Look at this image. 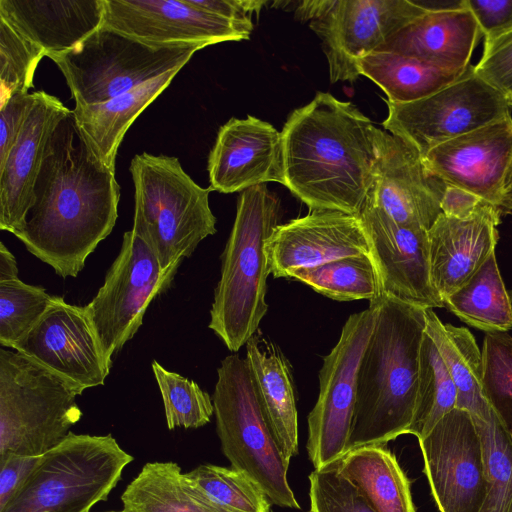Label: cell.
<instances>
[{
    "label": "cell",
    "mask_w": 512,
    "mask_h": 512,
    "mask_svg": "<svg viewBox=\"0 0 512 512\" xmlns=\"http://www.w3.org/2000/svg\"><path fill=\"white\" fill-rule=\"evenodd\" d=\"M34 100V93H17L0 109V164L16 142Z\"/></svg>",
    "instance_id": "44"
},
{
    "label": "cell",
    "mask_w": 512,
    "mask_h": 512,
    "mask_svg": "<svg viewBox=\"0 0 512 512\" xmlns=\"http://www.w3.org/2000/svg\"><path fill=\"white\" fill-rule=\"evenodd\" d=\"M481 36L468 7L428 11L390 36L378 50L411 57L446 72L462 73L470 66Z\"/></svg>",
    "instance_id": "24"
},
{
    "label": "cell",
    "mask_w": 512,
    "mask_h": 512,
    "mask_svg": "<svg viewBox=\"0 0 512 512\" xmlns=\"http://www.w3.org/2000/svg\"><path fill=\"white\" fill-rule=\"evenodd\" d=\"M481 354L484 398L512 439V337L487 333Z\"/></svg>",
    "instance_id": "38"
},
{
    "label": "cell",
    "mask_w": 512,
    "mask_h": 512,
    "mask_svg": "<svg viewBox=\"0 0 512 512\" xmlns=\"http://www.w3.org/2000/svg\"><path fill=\"white\" fill-rule=\"evenodd\" d=\"M103 26L154 44L248 40L253 28L198 9L187 0H104Z\"/></svg>",
    "instance_id": "18"
},
{
    "label": "cell",
    "mask_w": 512,
    "mask_h": 512,
    "mask_svg": "<svg viewBox=\"0 0 512 512\" xmlns=\"http://www.w3.org/2000/svg\"><path fill=\"white\" fill-rule=\"evenodd\" d=\"M204 43L154 44L101 26L67 52L49 58L66 79L75 107L98 104L172 69L183 68Z\"/></svg>",
    "instance_id": "9"
},
{
    "label": "cell",
    "mask_w": 512,
    "mask_h": 512,
    "mask_svg": "<svg viewBox=\"0 0 512 512\" xmlns=\"http://www.w3.org/2000/svg\"><path fill=\"white\" fill-rule=\"evenodd\" d=\"M13 350L40 363L76 386L103 385L112 362L108 360L85 306L53 296L48 309Z\"/></svg>",
    "instance_id": "15"
},
{
    "label": "cell",
    "mask_w": 512,
    "mask_h": 512,
    "mask_svg": "<svg viewBox=\"0 0 512 512\" xmlns=\"http://www.w3.org/2000/svg\"><path fill=\"white\" fill-rule=\"evenodd\" d=\"M452 313L487 333L512 328V301L493 251L472 276L444 300Z\"/></svg>",
    "instance_id": "32"
},
{
    "label": "cell",
    "mask_w": 512,
    "mask_h": 512,
    "mask_svg": "<svg viewBox=\"0 0 512 512\" xmlns=\"http://www.w3.org/2000/svg\"><path fill=\"white\" fill-rule=\"evenodd\" d=\"M501 210H512V159L504 182Z\"/></svg>",
    "instance_id": "49"
},
{
    "label": "cell",
    "mask_w": 512,
    "mask_h": 512,
    "mask_svg": "<svg viewBox=\"0 0 512 512\" xmlns=\"http://www.w3.org/2000/svg\"><path fill=\"white\" fill-rule=\"evenodd\" d=\"M309 482L310 512H377L336 462L314 469Z\"/></svg>",
    "instance_id": "41"
},
{
    "label": "cell",
    "mask_w": 512,
    "mask_h": 512,
    "mask_svg": "<svg viewBox=\"0 0 512 512\" xmlns=\"http://www.w3.org/2000/svg\"><path fill=\"white\" fill-rule=\"evenodd\" d=\"M246 359L264 415L290 463L298 454V415L290 365L276 347L257 335L246 343Z\"/></svg>",
    "instance_id": "26"
},
{
    "label": "cell",
    "mask_w": 512,
    "mask_h": 512,
    "mask_svg": "<svg viewBox=\"0 0 512 512\" xmlns=\"http://www.w3.org/2000/svg\"><path fill=\"white\" fill-rule=\"evenodd\" d=\"M279 211L280 200L266 184L245 189L238 197L208 325L231 352L246 345L268 311L266 244L279 225Z\"/></svg>",
    "instance_id": "4"
},
{
    "label": "cell",
    "mask_w": 512,
    "mask_h": 512,
    "mask_svg": "<svg viewBox=\"0 0 512 512\" xmlns=\"http://www.w3.org/2000/svg\"><path fill=\"white\" fill-rule=\"evenodd\" d=\"M418 441L424 473L439 512H479L488 479L482 443L471 414L454 408Z\"/></svg>",
    "instance_id": "14"
},
{
    "label": "cell",
    "mask_w": 512,
    "mask_h": 512,
    "mask_svg": "<svg viewBox=\"0 0 512 512\" xmlns=\"http://www.w3.org/2000/svg\"><path fill=\"white\" fill-rule=\"evenodd\" d=\"M44 51L21 36L0 17V88L1 105L12 95L29 93L35 70Z\"/></svg>",
    "instance_id": "40"
},
{
    "label": "cell",
    "mask_w": 512,
    "mask_h": 512,
    "mask_svg": "<svg viewBox=\"0 0 512 512\" xmlns=\"http://www.w3.org/2000/svg\"><path fill=\"white\" fill-rule=\"evenodd\" d=\"M374 179L367 197L396 223L429 230L442 214L445 184L399 137L376 127Z\"/></svg>",
    "instance_id": "17"
},
{
    "label": "cell",
    "mask_w": 512,
    "mask_h": 512,
    "mask_svg": "<svg viewBox=\"0 0 512 512\" xmlns=\"http://www.w3.org/2000/svg\"><path fill=\"white\" fill-rule=\"evenodd\" d=\"M120 187L94 154L71 110L51 133L22 228L26 249L61 277H76L113 230Z\"/></svg>",
    "instance_id": "1"
},
{
    "label": "cell",
    "mask_w": 512,
    "mask_h": 512,
    "mask_svg": "<svg viewBox=\"0 0 512 512\" xmlns=\"http://www.w3.org/2000/svg\"><path fill=\"white\" fill-rule=\"evenodd\" d=\"M336 463L377 512H416L410 481L385 445L350 449Z\"/></svg>",
    "instance_id": "28"
},
{
    "label": "cell",
    "mask_w": 512,
    "mask_h": 512,
    "mask_svg": "<svg viewBox=\"0 0 512 512\" xmlns=\"http://www.w3.org/2000/svg\"><path fill=\"white\" fill-rule=\"evenodd\" d=\"M181 69H172L107 101L72 110L78 129L107 168L115 171L116 156L125 133Z\"/></svg>",
    "instance_id": "27"
},
{
    "label": "cell",
    "mask_w": 512,
    "mask_h": 512,
    "mask_svg": "<svg viewBox=\"0 0 512 512\" xmlns=\"http://www.w3.org/2000/svg\"><path fill=\"white\" fill-rule=\"evenodd\" d=\"M192 6L221 18L253 28L252 15L258 14L266 1L260 0H187Z\"/></svg>",
    "instance_id": "45"
},
{
    "label": "cell",
    "mask_w": 512,
    "mask_h": 512,
    "mask_svg": "<svg viewBox=\"0 0 512 512\" xmlns=\"http://www.w3.org/2000/svg\"><path fill=\"white\" fill-rule=\"evenodd\" d=\"M271 512H274V511L271 510Z\"/></svg>",
    "instance_id": "52"
},
{
    "label": "cell",
    "mask_w": 512,
    "mask_h": 512,
    "mask_svg": "<svg viewBox=\"0 0 512 512\" xmlns=\"http://www.w3.org/2000/svg\"><path fill=\"white\" fill-rule=\"evenodd\" d=\"M507 102H508L509 107H512V97H510V98L507 100Z\"/></svg>",
    "instance_id": "50"
},
{
    "label": "cell",
    "mask_w": 512,
    "mask_h": 512,
    "mask_svg": "<svg viewBox=\"0 0 512 512\" xmlns=\"http://www.w3.org/2000/svg\"><path fill=\"white\" fill-rule=\"evenodd\" d=\"M18 279L17 261L3 242L0 243V282Z\"/></svg>",
    "instance_id": "48"
},
{
    "label": "cell",
    "mask_w": 512,
    "mask_h": 512,
    "mask_svg": "<svg viewBox=\"0 0 512 512\" xmlns=\"http://www.w3.org/2000/svg\"><path fill=\"white\" fill-rule=\"evenodd\" d=\"M375 130L350 102L316 93L281 131L284 185L311 211L359 215L374 179Z\"/></svg>",
    "instance_id": "2"
},
{
    "label": "cell",
    "mask_w": 512,
    "mask_h": 512,
    "mask_svg": "<svg viewBox=\"0 0 512 512\" xmlns=\"http://www.w3.org/2000/svg\"><path fill=\"white\" fill-rule=\"evenodd\" d=\"M104 0H0V17L47 57L69 51L103 25Z\"/></svg>",
    "instance_id": "25"
},
{
    "label": "cell",
    "mask_w": 512,
    "mask_h": 512,
    "mask_svg": "<svg viewBox=\"0 0 512 512\" xmlns=\"http://www.w3.org/2000/svg\"><path fill=\"white\" fill-rule=\"evenodd\" d=\"M484 202L487 201L473 193L445 185L441 198V210L448 217L465 219L472 216Z\"/></svg>",
    "instance_id": "47"
},
{
    "label": "cell",
    "mask_w": 512,
    "mask_h": 512,
    "mask_svg": "<svg viewBox=\"0 0 512 512\" xmlns=\"http://www.w3.org/2000/svg\"><path fill=\"white\" fill-rule=\"evenodd\" d=\"M457 389L431 337L425 332L420 348L417 398L408 434L425 437L456 408Z\"/></svg>",
    "instance_id": "33"
},
{
    "label": "cell",
    "mask_w": 512,
    "mask_h": 512,
    "mask_svg": "<svg viewBox=\"0 0 512 512\" xmlns=\"http://www.w3.org/2000/svg\"><path fill=\"white\" fill-rule=\"evenodd\" d=\"M151 366L162 396L168 429H195L210 422L214 406L207 392L195 381L165 369L156 360Z\"/></svg>",
    "instance_id": "37"
},
{
    "label": "cell",
    "mask_w": 512,
    "mask_h": 512,
    "mask_svg": "<svg viewBox=\"0 0 512 512\" xmlns=\"http://www.w3.org/2000/svg\"><path fill=\"white\" fill-rule=\"evenodd\" d=\"M121 501L125 512H221L191 488L172 461L146 463Z\"/></svg>",
    "instance_id": "31"
},
{
    "label": "cell",
    "mask_w": 512,
    "mask_h": 512,
    "mask_svg": "<svg viewBox=\"0 0 512 512\" xmlns=\"http://www.w3.org/2000/svg\"><path fill=\"white\" fill-rule=\"evenodd\" d=\"M129 171L137 215L163 269L190 257L198 244L216 233L209 205L212 188L199 186L177 157L136 154Z\"/></svg>",
    "instance_id": "8"
},
{
    "label": "cell",
    "mask_w": 512,
    "mask_h": 512,
    "mask_svg": "<svg viewBox=\"0 0 512 512\" xmlns=\"http://www.w3.org/2000/svg\"><path fill=\"white\" fill-rule=\"evenodd\" d=\"M41 287L19 278L0 282V344L13 346L24 338L43 316L52 300Z\"/></svg>",
    "instance_id": "39"
},
{
    "label": "cell",
    "mask_w": 512,
    "mask_h": 512,
    "mask_svg": "<svg viewBox=\"0 0 512 512\" xmlns=\"http://www.w3.org/2000/svg\"><path fill=\"white\" fill-rule=\"evenodd\" d=\"M425 332L435 343L456 386V408L488 420L492 410L482 391V354L474 336L465 327L443 324L432 308H426Z\"/></svg>",
    "instance_id": "29"
},
{
    "label": "cell",
    "mask_w": 512,
    "mask_h": 512,
    "mask_svg": "<svg viewBox=\"0 0 512 512\" xmlns=\"http://www.w3.org/2000/svg\"><path fill=\"white\" fill-rule=\"evenodd\" d=\"M370 304L377 317L357 371L348 450L408 434L416 405L426 308L386 294Z\"/></svg>",
    "instance_id": "3"
},
{
    "label": "cell",
    "mask_w": 512,
    "mask_h": 512,
    "mask_svg": "<svg viewBox=\"0 0 512 512\" xmlns=\"http://www.w3.org/2000/svg\"><path fill=\"white\" fill-rule=\"evenodd\" d=\"M16 142L0 164V229L19 231L33 200V187L47 141L69 110L57 97L35 91Z\"/></svg>",
    "instance_id": "22"
},
{
    "label": "cell",
    "mask_w": 512,
    "mask_h": 512,
    "mask_svg": "<svg viewBox=\"0 0 512 512\" xmlns=\"http://www.w3.org/2000/svg\"><path fill=\"white\" fill-rule=\"evenodd\" d=\"M379 294L425 308L444 307L430 274L428 230L396 223L366 197L359 213Z\"/></svg>",
    "instance_id": "16"
},
{
    "label": "cell",
    "mask_w": 512,
    "mask_h": 512,
    "mask_svg": "<svg viewBox=\"0 0 512 512\" xmlns=\"http://www.w3.org/2000/svg\"><path fill=\"white\" fill-rule=\"evenodd\" d=\"M186 482L221 512H271V502L245 473L214 464H201L184 473Z\"/></svg>",
    "instance_id": "34"
},
{
    "label": "cell",
    "mask_w": 512,
    "mask_h": 512,
    "mask_svg": "<svg viewBox=\"0 0 512 512\" xmlns=\"http://www.w3.org/2000/svg\"><path fill=\"white\" fill-rule=\"evenodd\" d=\"M426 12L410 0H313L295 7L296 17L309 21L322 40L333 83L354 82L360 58Z\"/></svg>",
    "instance_id": "11"
},
{
    "label": "cell",
    "mask_w": 512,
    "mask_h": 512,
    "mask_svg": "<svg viewBox=\"0 0 512 512\" xmlns=\"http://www.w3.org/2000/svg\"><path fill=\"white\" fill-rule=\"evenodd\" d=\"M511 159L510 114L436 146L422 162L445 185L473 193L501 209Z\"/></svg>",
    "instance_id": "19"
},
{
    "label": "cell",
    "mask_w": 512,
    "mask_h": 512,
    "mask_svg": "<svg viewBox=\"0 0 512 512\" xmlns=\"http://www.w3.org/2000/svg\"><path fill=\"white\" fill-rule=\"evenodd\" d=\"M474 72L506 100L512 97V31L484 43Z\"/></svg>",
    "instance_id": "42"
},
{
    "label": "cell",
    "mask_w": 512,
    "mask_h": 512,
    "mask_svg": "<svg viewBox=\"0 0 512 512\" xmlns=\"http://www.w3.org/2000/svg\"><path fill=\"white\" fill-rule=\"evenodd\" d=\"M82 392L28 356L0 349V458L39 457L82 417Z\"/></svg>",
    "instance_id": "6"
},
{
    "label": "cell",
    "mask_w": 512,
    "mask_h": 512,
    "mask_svg": "<svg viewBox=\"0 0 512 512\" xmlns=\"http://www.w3.org/2000/svg\"><path fill=\"white\" fill-rule=\"evenodd\" d=\"M207 169L210 187L221 193L271 181L284 185L281 132L251 115L231 118L218 131Z\"/></svg>",
    "instance_id": "21"
},
{
    "label": "cell",
    "mask_w": 512,
    "mask_h": 512,
    "mask_svg": "<svg viewBox=\"0 0 512 512\" xmlns=\"http://www.w3.org/2000/svg\"><path fill=\"white\" fill-rule=\"evenodd\" d=\"M472 418L482 443L488 479L479 512H512V439L493 411L488 420Z\"/></svg>",
    "instance_id": "36"
},
{
    "label": "cell",
    "mask_w": 512,
    "mask_h": 512,
    "mask_svg": "<svg viewBox=\"0 0 512 512\" xmlns=\"http://www.w3.org/2000/svg\"><path fill=\"white\" fill-rule=\"evenodd\" d=\"M385 131L399 137L421 158L431 149L508 115L507 100L470 65L458 80L410 103L386 101Z\"/></svg>",
    "instance_id": "12"
},
{
    "label": "cell",
    "mask_w": 512,
    "mask_h": 512,
    "mask_svg": "<svg viewBox=\"0 0 512 512\" xmlns=\"http://www.w3.org/2000/svg\"><path fill=\"white\" fill-rule=\"evenodd\" d=\"M107 512H125V511L121 510V511H107Z\"/></svg>",
    "instance_id": "51"
},
{
    "label": "cell",
    "mask_w": 512,
    "mask_h": 512,
    "mask_svg": "<svg viewBox=\"0 0 512 512\" xmlns=\"http://www.w3.org/2000/svg\"><path fill=\"white\" fill-rule=\"evenodd\" d=\"M181 262L163 269L140 218L123 235L120 252L85 307L108 360L133 338L152 300L170 286Z\"/></svg>",
    "instance_id": "10"
},
{
    "label": "cell",
    "mask_w": 512,
    "mask_h": 512,
    "mask_svg": "<svg viewBox=\"0 0 512 512\" xmlns=\"http://www.w3.org/2000/svg\"><path fill=\"white\" fill-rule=\"evenodd\" d=\"M217 434L231 467L254 480L279 507L301 509L287 480L284 458L262 410L245 358L225 357L212 395Z\"/></svg>",
    "instance_id": "7"
},
{
    "label": "cell",
    "mask_w": 512,
    "mask_h": 512,
    "mask_svg": "<svg viewBox=\"0 0 512 512\" xmlns=\"http://www.w3.org/2000/svg\"><path fill=\"white\" fill-rule=\"evenodd\" d=\"M289 278L337 300H374L379 294L375 264L370 254L345 257L322 265L293 271Z\"/></svg>",
    "instance_id": "35"
},
{
    "label": "cell",
    "mask_w": 512,
    "mask_h": 512,
    "mask_svg": "<svg viewBox=\"0 0 512 512\" xmlns=\"http://www.w3.org/2000/svg\"><path fill=\"white\" fill-rule=\"evenodd\" d=\"M270 272L289 278L299 269L313 268L337 259L370 254L359 215L338 211H310L279 224L266 244Z\"/></svg>",
    "instance_id": "20"
},
{
    "label": "cell",
    "mask_w": 512,
    "mask_h": 512,
    "mask_svg": "<svg viewBox=\"0 0 512 512\" xmlns=\"http://www.w3.org/2000/svg\"><path fill=\"white\" fill-rule=\"evenodd\" d=\"M39 457L7 455L0 458V508L29 475Z\"/></svg>",
    "instance_id": "46"
},
{
    "label": "cell",
    "mask_w": 512,
    "mask_h": 512,
    "mask_svg": "<svg viewBox=\"0 0 512 512\" xmlns=\"http://www.w3.org/2000/svg\"><path fill=\"white\" fill-rule=\"evenodd\" d=\"M356 65L359 74L376 83L385 92L388 101L399 104L430 96L458 80L467 71L446 72L411 57L379 50L360 58Z\"/></svg>",
    "instance_id": "30"
},
{
    "label": "cell",
    "mask_w": 512,
    "mask_h": 512,
    "mask_svg": "<svg viewBox=\"0 0 512 512\" xmlns=\"http://www.w3.org/2000/svg\"><path fill=\"white\" fill-rule=\"evenodd\" d=\"M474 15L484 43L512 31V0H466Z\"/></svg>",
    "instance_id": "43"
},
{
    "label": "cell",
    "mask_w": 512,
    "mask_h": 512,
    "mask_svg": "<svg viewBox=\"0 0 512 512\" xmlns=\"http://www.w3.org/2000/svg\"><path fill=\"white\" fill-rule=\"evenodd\" d=\"M377 307L350 315L340 337L323 358L319 396L308 415L307 452L315 470L339 460L347 451L356 403V377L373 331Z\"/></svg>",
    "instance_id": "13"
},
{
    "label": "cell",
    "mask_w": 512,
    "mask_h": 512,
    "mask_svg": "<svg viewBox=\"0 0 512 512\" xmlns=\"http://www.w3.org/2000/svg\"><path fill=\"white\" fill-rule=\"evenodd\" d=\"M133 459L111 434L70 432L39 456L0 512H90L108 498Z\"/></svg>",
    "instance_id": "5"
},
{
    "label": "cell",
    "mask_w": 512,
    "mask_h": 512,
    "mask_svg": "<svg viewBox=\"0 0 512 512\" xmlns=\"http://www.w3.org/2000/svg\"><path fill=\"white\" fill-rule=\"evenodd\" d=\"M501 213L484 202L465 219L442 213L428 230L431 281L443 302L495 251Z\"/></svg>",
    "instance_id": "23"
}]
</instances>
